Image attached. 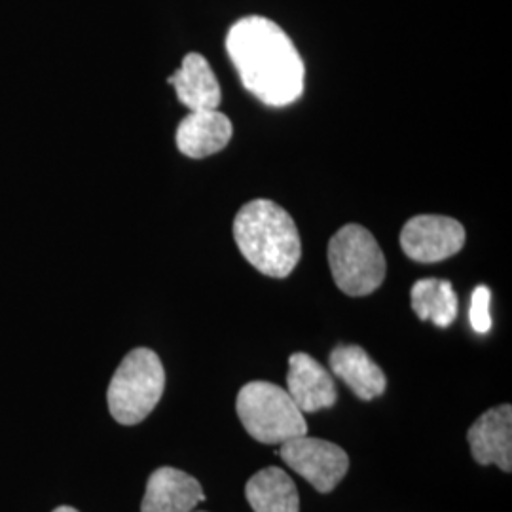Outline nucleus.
I'll return each mask as SVG.
<instances>
[{
    "label": "nucleus",
    "instance_id": "nucleus-9",
    "mask_svg": "<svg viewBox=\"0 0 512 512\" xmlns=\"http://www.w3.org/2000/svg\"><path fill=\"white\" fill-rule=\"evenodd\" d=\"M287 393L302 414H313L334 406L338 391L329 370L308 353H294L289 359Z\"/></svg>",
    "mask_w": 512,
    "mask_h": 512
},
{
    "label": "nucleus",
    "instance_id": "nucleus-17",
    "mask_svg": "<svg viewBox=\"0 0 512 512\" xmlns=\"http://www.w3.org/2000/svg\"><path fill=\"white\" fill-rule=\"evenodd\" d=\"M54 512H78L73 507H57Z\"/></svg>",
    "mask_w": 512,
    "mask_h": 512
},
{
    "label": "nucleus",
    "instance_id": "nucleus-8",
    "mask_svg": "<svg viewBox=\"0 0 512 512\" xmlns=\"http://www.w3.org/2000/svg\"><path fill=\"white\" fill-rule=\"evenodd\" d=\"M467 440L471 454L480 465H497L503 473L512 471V408L501 404L484 412L471 425Z\"/></svg>",
    "mask_w": 512,
    "mask_h": 512
},
{
    "label": "nucleus",
    "instance_id": "nucleus-15",
    "mask_svg": "<svg viewBox=\"0 0 512 512\" xmlns=\"http://www.w3.org/2000/svg\"><path fill=\"white\" fill-rule=\"evenodd\" d=\"M412 310L421 321H431L440 329L450 327L458 317V294L446 279H420L410 291Z\"/></svg>",
    "mask_w": 512,
    "mask_h": 512
},
{
    "label": "nucleus",
    "instance_id": "nucleus-13",
    "mask_svg": "<svg viewBox=\"0 0 512 512\" xmlns=\"http://www.w3.org/2000/svg\"><path fill=\"white\" fill-rule=\"evenodd\" d=\"M330 370L344 380L361 401H374L384 395L387 378L365 349L359 346H338L329 357Z\"/></svg>",
    "mask_w": 512,
    "mask_h": 512
},
{
    "label": "nucleus",
    "instance_id": "nucleus-12",
    "mask_svg": "<svg viewBox=\"0 0 512 512\" xmlns=\"http://www.w3.org/2000/svg\"><path fill=\"white\" fill-rule=\"evenodd\" d=\"M169 84L190 112L219 109L222 99L219 80L202 54L192 52L184 55L181 69L169 76Z\"/></svg>",
    "mask_w": 512,
    "mask_h": 512
},
{
    "label": "nucleus",
    "instance_id": "nucleus-16",
    "mask_svg": "<svg viewBox=\"0 0 512 512\" xmlns=\"http://www.w3.org/2000/svg\"><path fill=\"white\" fill-rule=\"evenodd\" d=\"M490 302H492V293L488 287L480 285L476 287L473 298H471V325L476 332L486 334L488 330L492 329V315H490Z\"/></svg>",
    "mask_w": 512,
    "mask_h": 512
},
{
    "label": "nucleus",
    "instance_id": "nucleus-10",
    "mask_svg": "<svg viewBox=\"0 0 512 512\" xmlns=\"http://www.w3.org/2000/svg\"><path fill=\"white\" fill-rule=\"evenodd\" d=\"M202 501V484L194 476L173 467H160L148 478L141 512H192Z\"/></svg>",
    "mask_w": 512,
    "mask_h": 512
},
{
    "label": "nucleus",
    "instance_id": "nucleus-6",
    "mask_svg": "<svg viewBox=\"0 0 512 512\" xmlns=\"http://www.w3.org/2000/svg\"><path fill=\"white\" fill-rule=\"evenodd\" d=\"M279 458L306 478L319 494H330L348 475V454L329 440L296 437L279 444Z\"/></svg>",
    "mask_w": 512,
    "mask_h": 512
},
{
    "label": "nucleus",
    "instance_id": "nucleus-14",
    "mask_svg": "<svg viewBox=\"0 0 512 512\" xmlns=\"http://www.w3.org/2000/svg\"><path fill=\"white\" fill-rule=\"evenodd\" d=\"M245 497L255 512H298L300 499L293 478L279 467H266L251 476Z\"/></svg>",
    "mask_w": 512,
    "mask_h": 512
},
{
    "label": "nucleus",
    "instance_id": "nucleus-7",
    "mask_svg": "<svg viewBox=\"0 0 512 512\" xmlns=\"http://www.w3.org/2000/svg\"><path fill=\"white\" fill-rule=\"evenodd\" d=\"M465 245V228L459 220L440 215H420L408 220L401 232V247L408 258L433 264L458 255Z\"/></svg>",
    "mask_w": 512,
    "mask_h": 512
},
{
    "label": "nucleus",
    "instance_id": "nucleus-4",
    "mask_svg": "<svg viewBox=\"0 0 512 512\" xmlns=\"http://www.w3.org/2000/svg\"><path fill=\"white\" fill-rule=\"evenodd\" d=\"M239 421L262 444H283L308 435V421L291 395L270 382L243 385L236 401Z\"/></svg>",
    "mask_w": 512,
    "mask_h": 512
},
{
    "label": "nucleus",
    "instance_id": "nucleus-1",
    "mask_svg": "<svg viewBox=\"0 0 512 512\" xmlns=\"http://www.w3.org/2000/svg\"><path fill=\"white\" fill-rule=\"evenodd\" d=\"M226 50L243 86L272 107L294 103L304 92V61L293 40L270 19H239L226 38Z\"/></svg>",
    "mask_w": 512,
    "mask_h": 512
},
{
    "label": "nucleus",
    "instance_id": "nucleus-3",
    "mask_svg": "<svg viewBox=\"0 0 512 512\" xmlns=\"http://www.w3.org/2000/svg\"><path fill=\"white\" fill-rule=\"evenodd\" d=\"M164 389L165 370L160 357L152 349H133L110 380V416L122 425H137L147 420L160 403Z\"/></svg>",
    "mask_w": 512,
    "mask_h": 512
},
{
    "label": "nucleus",
    "instance_id": "nucleus-11",
    "mask_svg": "<svg viewBox=\"0 0 512 512\" xmlns=\"http://www.w3.org/2000/svg\"><path fill=\"white\" fill-rule=\"evenodd\" d=\"M232 135V122L219 109L194 110L179 124L175 139L184 156L200 160L220 152Z\"/></svg>",
    "mask_w": 512,
    "mask_h": 512
},
{
    "label": "nucleus",
    "instance_id": "nucleus-5",
    "mask_svg": "<svg viewBox=\"0 0 512 512\" xmlns=\"http://www.w3.org/2000/svg\"><path fill=\"white\" fill-rule=\"evenodd\" d=\"M329 264L334 283L348 296L372 294L384 283V251L361 224H346L332 236Z\"/></svg>",
    "mask_w": 512,
    "mask_h": 512
},
{
    "label": "nucleus",
    "instance_id": "nucleus-2",
    "mask_svg": "<svg viewBox=\"0 0 512 512\" xmlns=\"http://www.w3.org/2000/svg\"><path fill=\"white\" fill-rule=\"evenodd\" d=\"M234 238L247 262L260 274L275 279L293 274L302 256L293 217L270 200H255L239 209L234 220Z\"/></svg>",
    "mask_w": 512,
    "mask_h": 512
},
{
    "label": "nucleus",
    "instance_id": "nucleus-18",
    "mask_svg": "<svg viewBox=\"0 0 512 512\" xmlns=\"http://www.w3.org/2000/svg\"><path fill=\"white\" fill-rule=\"evenodd\" d=\"M192 512H196V511H192ZM198 512H205V511H198Z\"/></svg>",
    "mask_w": 512,
    "mask_h": 512
}]
</instances>
